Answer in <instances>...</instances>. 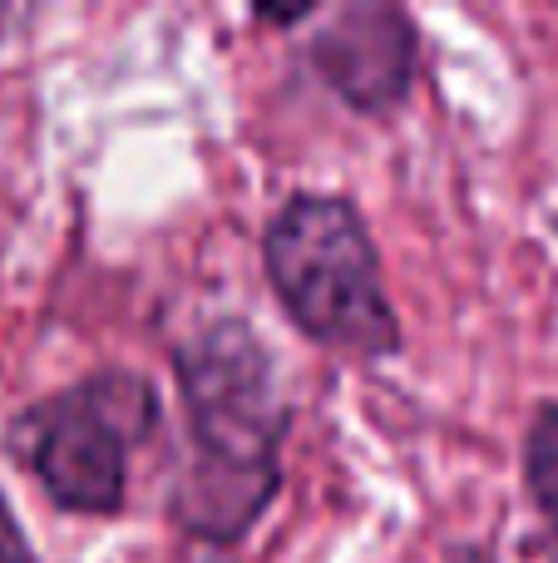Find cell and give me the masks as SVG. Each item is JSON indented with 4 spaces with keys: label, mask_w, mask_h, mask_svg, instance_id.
Segmentation results:
<instances>
[{
    "label": "cell",
    "mask_w": 558,
    "mask_h": 563,
    "mask_svg": "<svg viewBox=\"0 0 558 563\" xmlns=\"http://www.w3.org/2000/svg\"><path fill=\"white\" fill-rule=\"evenodd\" d=\"M0 563H35L30 539H25V529H20V519H15V509H10L5 495H0Z\"/></svg>",
    "instance_id": "cell-6"
},
{
    "label": "cell",
    "mask_w": 558,
    "mask_h": 563,
    "mask_svg": "<svg viewBox=\"0 0 558 563\" xmlns=\"http://www.w3.org/2000/svg\"><path fill=\"white\" fill-rule=\"evenodd\" d=\"M158 430L154 380L109 366L40 400L15 420L40 489L69 515H119L129 495V455Z\"/></svg>",
    "instance_id": "cell-3"
},
{
    "label": "cell",
    "mask_w": 558,
    "mask_h": 563,
    "mask_svg": "<svg viewBox=\"0 0 558 563\" xmlns=\"http://www.w3.org/2000/svg\"><path fill=\"white\" fill-rule=\"evenodd\" d=\"M263 263L297 331L346 361H386L401 351V321L381 287L371 228L342 194H292L272 213Z\"/></svg>",
    "instance_id": "cell-2"
},
{
    "label": "cell",
    "mask_w": 558,
    "mask_h": 563,
    "mask_svg": "<svg viewBox=\"0 0 558 563\" xmlns=\"http://www.w3.org/2000/svg\"><path fill=\"white\" fill-rule=\"evenodd\" d=\"M0 25H5V10H0Z\"/></svg>",
    "instance_id": "cell-8"
},
{
    "label": "cell",
    "mask_w": 558,
    "mask_h": 563,
    "mask_svg": "<svg viewBox=\"0 0 558 563\" xmlns=\"http://www.w3.org/2000/svg\"><path fill=\"white\" fill-rule=\"evenodd\" d=\"M421 59L415 15L395 0H351L312 40V65L356 114H391L405 104Z\"/></svg>",
    "instance_id": "cell-4"
},
{
    "label": "cell",
    "mask_w": 558,
    "mask_h": 563,
    "mask_svg": "<svg viewBox=\"0 0 558 563\" xmlns=\"http://www.w3.org/2000/svg\"><path fill=\"white\" fill-rule=\"evenodd\" d=\"M253 15H257V20H267V25H297V20H312V15H316V5H292V10H267V5H257Z\"/></svg>",
    "instance_id": "cell-7"
},
{
    "label": "cell",
    "mask_w": 558,
    "mask_h": 563,
    "mask_svg": "<svg viewBox=\"0 0 558 563\" xmlns=\"http://www.w3.org/2000/svg\"><path fill=\"white\" fill-rule=\"evenodd\" d=\"M524 485L539 505L544 525L554 534V563H558V400L534 410L529 435H524Z\"/></svg>",
    "instance_id": "cell-5"
},
{
    "label": "cell",
    "mask_w": 558,
    "mask_h": 563,
    "mask_svg": "<svg viewBox=\"0 0 558 563\" xmlns=\"http://www.w3.org/2000/svg\"><path fill=\"white\" fill-rule=\"evenodd\" d=\"M188 455L174 485V525L188 539L233 549L282 489V440L292 410L263 336L243 317H217L174 351Z\"/></svg>",
    "instance_id": "cell-1"
}]
</instances>
